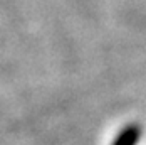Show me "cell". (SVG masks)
Masks as SVG:
<instances>
[{
  "instance_id": "cell-1",
  "label": "cell",
  "mask_w": 146,
  "mask_h": 145,
  "mask_svg": "<svg viewBox=\"0 0 146 145\" xmlns=\"http://www.w3.org/2000/svg\"><path fill=\"white\" fill-rule=\"evenodd\" d=\"M139 138H141V128L138 125H128L119 132L113 145H138Z\"/></svg>"
}]
</instances>
